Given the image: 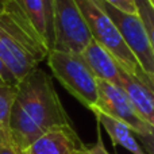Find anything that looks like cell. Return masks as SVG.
Wrapping results in <instances>:
<instances>
[{
  "label": "cell",
  "instance_id": "15",
  "mask_svg": "<svg viewBox=\"0 0 154 154\" xmlns=\"http://www.w3.org/2000/svg\"><path fill=\"white\" fill-rule=\"evenodd\" d=\"M45 10V18H46V31H48V48L49 50L53 49L54 45V35H53V8H54V0H41Z\"/></svg>",
  "mask_w": 154,
  "mask_h": 154
},
{
  "label": "cell",
  "instance_id": "7",
  "mask_svg": "<svg viewBox=\"0 0 154 154\" xmlns=\"http://www.w3.org/2000/svg\"><path fill=\"white\" fill-rule=\"evenodd\" d=\"M114 22L120 37L149 77L154 79V39L149 37L143 23L137 15L126 14L103 0H95Z\"/></svg>",
  "mask_w": 154,
  "mask_h": 154
},
{
  "label": "cell",
  "instance_id": "5",
  "mask_svg": "<svg viewBox=\"0 0 154 154\" xmlns=\"http://www.w3.org/2000/svg\"><path fill=\"white\" fill-rule=\"evenodd\" d=\"M93 108L100 109L101 112L128 126L135 133L137 138L143 141L146 154H153L154 126L149 125L139 116L126 93L118 85L97 80V103Z\"/></svg>",
  "mask_w": 154,
  "mask_h": 154
},
{
  "label": "cell",
  "instance_id": "4",
  "mask_svg": "<svg viewBox=\"0 0 154 154\" xmlns=\"http://www.w3.org/2000/svg\"><path fill=\"white\" fill-rule=\"evenodd\" d=\"M45 60L60 84L91 111L97 103V79L81 54L51 49Z\"/></svg>",
  "mask_w": 154,
  "mask_h": 154
},
{
  "label": "cell",
  "instance_id": "9",
  "mask_svg": "<svg viewBox=\"0 0 154 154\" xmlns=\"http://www.w3.org/2000/svg\"><path fill=\"white\" fill-rule=\"evenodd\" d=\"M118 87L126 93L128 100L134 106L135 111L139 116L147 122L149 125L154 126V95L153 88L146 85L137 77L128 75L127 72L119 66V80Z\"/></svg>",
  "mask_w": 154,
  "mask_h": 154
},
{
  "label": "cell",
  "instance_id": "17",
  "mask_svg": "<svg viewBox=\"0 0 154 154\" xmlns=\"http://www.w3.org/2000/svg\"><path fill=\"white\" fill-rule=\"evenodd\" d=\"M103 2H106L107 4H109L111 7L116 8V10H119V11H122V12L137 15V7H135L134 0H103Z\"/></svg>",
  "mask_w": 154,
  "mask_h": 154
},
{
  "label": "cell",
  "instance_id": "2",
  "mask_svg": "<svg viewBox=\"0 0 154 154\" xmlns=\"http://www.w3.org/2000/svg\"><path fill=\"white\" fill-rule=\"evenodd\" d=\"M49 49L15 0L0 8V60L16 82L45 61Z\"/></svg>",
  "mask_w": 154,
  "mask_h": 154
},
{
  "label": "cell",
  "instance_id": "19",
  "mask_svg": "<svg viewBox=\"0 0 154 154\" xmlns=\"http://www.w3.org/2000/svg\"><path fill=\"white\" fill-rule=\"evenodd\" d=\"M82 150H84V149H82ZM82 150H80V152H77V153H75V154H85L84 152H82Z\"/></svg>",
  "mask_w": 154,
  "mask_h": 154
},
{
  "label": "cell",
  "instance_id": "10",
  "mask_svg": "<svg viewBox=\"0 0 154 154\" xmlns=\"http://www.w3.org/2000/svg\"><path fill=\"white\" fill-rule=\"evenodd\" d=\"M84 61L97 80L108 81L116 85L119 80V65L115 58L96 41H91L81 51Z\"/></svg>",
  "mask_w": 154,
  "mask_h": 154
},
{
  "label": "cell",
  "instance_id": "13",
  "mask_svg": "<svg viewBox=\"0 0 154 154\" xmlns=\"http://www.w3.org/2000/svg\"><path fill=\"white\" fill-rule=\"evenodd\" d=\"M16 92V85L0 87V131L10 130V115Z\"/></svg>",
  "mask_w": 154,
  "mask_h": 154
},
{
  "label": "cell",
  "instance_id": "8",
  "mask_svg": "<svg viewBox=\"0 0 154 154\" xmlns=\"http://www.w3.org/2000/svg\"><path fill=\"white\" fill-rule=\"evenodd\" d=\"M85 147L73 126L46 131L26 147L23 154H75Z\"/></svg>",
  "mask_w": 154,
  "mask_h": 154
},
{
  "label": "cell",
  "instance_id": "12",
  "mask_svg": "<svg viewBox=\"0 0 154 154\" xmlns=\"http://www.w3.org/2000/svg\"><path fill=\"white\" fill-rule=\"evenodd\" d=\"M16 4L20 7V10L24 12L37 32L42 37L48 46V31H46V18L45 10L41 0H15ZM49 49V48H48Z\"/></svg>",
  "mask_w": 154,
  "mask_h": 154
},
{
  "label": "cell",
  "instance_id": "11",
  "mask_svg": "<svg viewBox=\"0 0 154 154\" xmlns=\"http://www.w3.org/2000/svg\"><path fill=\"white\" fill-rule=\"evenodd\" d=\"M91 111L96 116L97 125L101 126L107 131V134H108V137L111 138L112 143L115 146L125 147L131 154H146L145 149H142V146L139 145L135 133L128 126H126L125 123L119 122V120L111 118L109 115L101 112L100 109L93 108Z\"/></svg>",
  "mask_w": 154,
  "mask_h": 154
},
{
  "label": "cell",
  "instance_id": "21",
  "mask_svg": "<svg viewBox=\"0 0 154 154\" xmlns=\"http://www.w3.org/2000/svg\"><path fill=\"white\" fill-rule=\"evenodd\" d=\"M150 2H152V3H154V0H150Z\"/></svg>",
  "mask_w": 154,
  "mask_h": 154
},
{
  "label": "cell",
  "instance_id": "3",
  "mask_svg": "<svg viewBox=\"0 0 154 154\" xmlns=\"http://www.w3.org/2000/svg\"><path fill=\"white\" fill-rule=\"evenodd\" d=\"M76 3L89 29L92 39L103 46L125 72L139 79L154 89V79L147 76L141 68L135 56L127 48L114 22L109 19L106 11L95 0H76Z\"/></svg>",
  "mask_w": 154,
  "mask_h": 154
},
{
  "label": "cell",
  "instance_id": "14",
  "mask_svg": "<svg viewBox=\"0 0 154 154\" xmlns=\"http://www.w3.org/2000/svg\"><path fill=\"white\" fill-rule=\"evenodd\" d=\"M137 15L143 23L149 37L154 39V3L150 0H134Z\"/></svg>",
  "mask_w": 154,
  "mask_h": 154
},
{
  "label": "cell",
  "instance_id": "20",
  "mask_svg": "<svg viewBox=\"0 0 154 154\" xmlns=\"http://www.w3.org/2000/svg\"><path fill=\"white\" fill-rule=\"evenodd\" d=\"M3 2H4V0H0V8H2V5H3Z\"/></svg>",
  "mask_w": 154,
  "mask_h": 154
},
{
  "label": "cell",
  "instance_id": "18",
  "mask_svg": "<svg viewBox=\"0 0 154 154\" xmlns=\"http://www.w3.org/2000/svg\"><path fill=\"white\" fill-rule=\"evenodd\" d=\"M18 82L10 73V70L5 68L3 61L0 60V87H10V85H16Z\"/></svg>",
  "mask_w": 154,
  "mask_h": 154
},
{
  "label": "cell",
  "instance_id": "6",
  "mask_svg": "<svg viewBox=\"0 0 154 154\" xmlns=\"http://www.w3.org/2000/svg\"><path fill=\"white\" fill-rule=\"evenodd\" d=\"M53 35V49L79 54L92 41L76 0H54Z\"/></svg>",
  "mask_w": 154,
  "mask_h": 154
},
{
  "label": "cell",
  "instance_id": "1",
  "mask_svg": "<svg viewBox=\"0 0 154 154\" xmlns=\"http://www.w3.org/2000/svg\"><path fill=\"white\" fill-rule=\"evenodd\" d=\"M64 126H73L72 119L62 106L51 76L37 68L16 84L10 115L14 141L23 154L42 134Z\"/></svg>",
  "mask_w": 154,
  "mask_h": 154
},
{
  "label": "cell",
  "instance_id": "16",
  "mask_svg": "<svg viewBox=\"0 0 154 154\" xmlns=\"http://www.w3.org/2000/svg\"><path fill=\"white\" fill-rule=\"evenodd\" d=\"M0 154H22L14 141L11 130L0 131Z\"/></svg>",
  "mask_w": 154,
  "mask_h": 154
}]
</instances>
